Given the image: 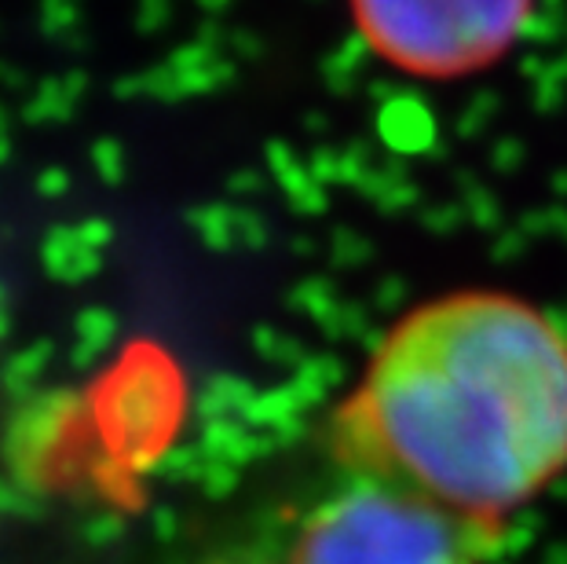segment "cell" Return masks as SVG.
Wrapping results in <instances>:
<instances>
[{
	"instance_id": "cell-1",
	"label": "cell",
	"mask_w": 567,
	"mask_h": 564,
	"mask_svg": "<svg viewBox=\"0 0 567 564\" xmlns=\"http://www.w3.org/2000/svg\"><path fill=\"white\" fill-rule=\"evenodd\" d=\"M348 476L498 539L567 470V330L505 290L403 311L330 418Z\"/></svg>"
},
{
	"instance_id": "cell-2",
	"label": "cell",
	"mask_w": 567,
	"mask_h": 564,
	"mask_svg": "<svg viewBox=\"0 0 567 564\" xmlns=\"http://www.w3.org/2000/svg\"><path fill=\"white\" fill-rule=\"evenodd\" d=\"M355 38L381 66L414 81H468L505 63L538 0H344Z\"/></svg>"
},
{
	"instance_id": "cell-3",
	"label": "cell",
	"mask_w": 567,
	"mask_h": 564,
	"mask_svg": "<svg viewBox=\"0 0 567 564\" xmlns=\"http://www.w3.org/2000/svg\"><path fill=\"white\" fill-rule=\"evenodd\" d=\"M491 546L406 491L348 476L300 521L289 564H480Z\"/></svg>"
},
{
	"instance_id": "cell-4",
	"label": "cell",
	"mask_w": 567,
	"mask_h": 564,
	"mask_svg": "<svg viewBox=\"0 0 567 564\" xmlns=\"http://www.w3.org/2000/svg\"><path fill=\"white\" fill-rule=\"evenodd\" d=\"M286 564H289V561H286Z\"/></svg>"
}]
</instances>
